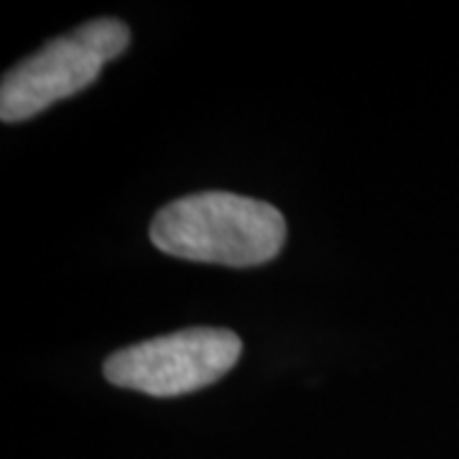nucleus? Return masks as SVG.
<instances>
[{
    "instance_id": "1",
    "label": "nucleus",
    "mask_w": 459,
    "mask_h": 459,
    "mask_svg": "<svg viewBox=\"0 0 459 459\" xmlns=\"http://www.w3.org/2000/svg\"><path fill=\"white\" fill-rule=\"evenodd\" d=\"M151 243L181 261L250 268L279 255L286 220L261 199L199 192L171 202L153 217Z\"/></svg>"
},
{
    "instance_id": "3",
    "label": "nucleus",
    "mask_w": 459,
    "mask_h": 459,
    "mask_svg": "<svg viewBox=\"0 0 459 459\" xmlns=\"http://www.w3.org/2000/svg\"><path fill=\"white\" fill-rule=\"evenodd\" d=\"M240 337L230 329L195 327L126 347L105 362V377L117 385L156 398L195 394L238 365Z\"/></svg>"
},
{
    "instance_id": "2",
    "label": "nucleus",
    "mask_w": 459,
    "mask_h": 459,
    "mask_svg": "<svg viewBox=\"0 0 459 459\" xmlns=\"http://www.w3.org/2000/svg\"><path fill=\"white\" fill-rule=\"evenodd\" d=\"M128 44L131 31L117 18H98L54 39L3 77L0 117L5 123H21L59 100L82 92Z\"/></svg>"
}]
</instances>
